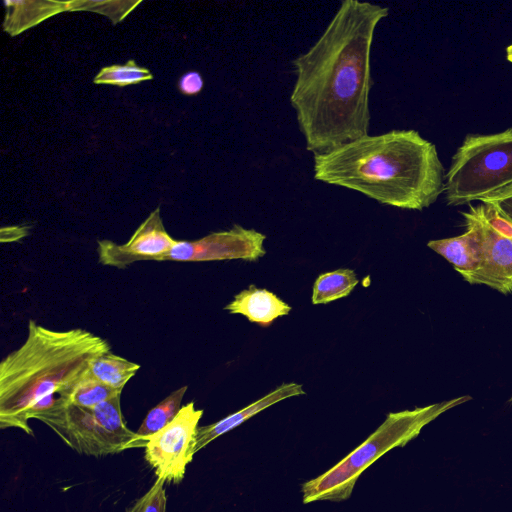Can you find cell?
<instances>
[{
  "label": "cell",
  "instance_id": "cell-16",
  "mask_svg": "<svg viewBox=\"0 0 512 512\" xmlns=\"http://www.w3.org/2000/svg\"><path fill=\"white\" fill-rule=\"evenodd\" d=\"M358 282L355 271L348 268L320 274L313 285L312 303L326 304L346 297Z\"/></svg>",
  "mask_w": 512,
  "mask_h": 512
},
{
  "label": "cell",
  "instance_id": "cell-25",
  "mask_svg": "<svg viewBox=\"0 0 512 512\" xmlns=\"http://www.w3.org/2000/svg\"><path fill=\"white\" fill-rule=\"evenodd\" d=\"M28 233V228L24 226H9L1 229V241L12 242L25 237Z\"/></svg>",
  "mask_w": 512,
  "mask_h": 512
},
{
  "label": "cell",
  "instance_id": "cell-12",
  "mask_svg": "<svg viewBox=\"0 0 512 512\" xmlns=\"http://www.w3.org/2000/svg\"><path fill=\"white\" fill-rule=\"evenodd\" d=\"M466 228L459 236L431 240L427 246L451 263L467 282L474 284L481 267V249L475 230L468 225Z\"/></svg>",
  "mask_w": 512,
  "mask_h": 512
},
{
  "label": "cell",
  "instance_id": "cell-5",
  "mask_svg": "<svg viewBox=\"0 0 512 512\" xmlns=\"http://www.w3.org/2000/svg\"><path fill=\"white\" fill-rule=\"evenodd\" d=\"M33 419L46 424L70 448L88 456L103 457L145 446L137 433L126 425L121 395L91 408L73 405L63 397Z\"/></svg>",
  "mask_w": 512,
  "mask_h": 512
},
{
  "label": "cell",
  "instance_id": "cell-24",
  "mask_svg": "<svg viewBox=\"0 0 512 512\" xmlns=\"http://www.w3.org/2000/svg\"><path fill=\"white\" fill-rule=\"evenodd\" d=\"M179 90L185 95H196L203 88V79L196 71L183 74L179 80Z\"/></svg>",
  "mask_w": 512,
  "mask_h": 512
},
{
  "label": "cell",
  "instance_id": "cell-11",
  "mask_svg": "<svg viewBox=\"0 0 512 512\" xmlns=\"http://www.w3.org/2000/svg\"><path fill=\"white\" fill-rule=\"evenodd\" d=\"M301 384L294 382L283 383L262 398L254 401L243 409L226 416L225 418L205 426H200L196 434L195 451H199L215 440L217 437L236 428L252 416L264 409L290 397L304 395Z\"/></svg>",
  "mask_w": 512,
  "mask_h": 512
},
{
  "label": "cell",
  "instance_id": "cell-2",
  "mask_svg": "<svg viewBox=\"0 0 512 512\" xmlns=\"http://www.w3.org/2000/svg\"><path fill=\"white\" fill-rule=\"evenodd\" d=\"M314 179L381 204L423 210L445 191L436 146L413 129L366 135L313 154Z\"/></svg>",
  "mask_w": 512,
  "mask_h": 512
},
{
  "label": "cell",
  "instance_id": "cell-18",
  "mask_svg": "<svg viewBox=\"0 0 512 512\" xmlns=\"http://www.w3.org/2000/svg\"><path fill=\"white\" fill-rule=\"evenodd\" d=\"M121 392V390L85 375L71 390L68 402L76 406L91 408L121 395Z\"/></svg>",
  "mask_w": 512,
  "mask_h": 512
},
{
  "label": "cell",
  "instance_id": "cell-21",
  "mask_svg": "<svg viewBox=\"0 0 512 512\" xmlns=\"http://www.w3.org/2000/svg\"><path fill=\"white\" fill-rule=\"evenodd\" d=\"M165 482L157 479L151 488L137 499L126 512H166Z\"/></svg>",
  "mask_w": 512,
  "mask_h": 512
},
{
  "label": "cell",
  "instance_id": "cell-20",
  "mask_svg": "<svg viewBox=\"0 0 512 512\" xmlns=\"http://www.w3.org/2000/svg\"><path fill=\"white\" fill-rule=\"evenodd\" d=\"M68 10H89L108 16L114 24L124 19L141 1H67Z\"/></svg>",
  "mask_w": 512,
  "mask_h": 512
},
{
  "label": "cell",
  "instance_id": "cell-17",
  "mask_svg": "<svg viewBox=\"0 0 512 512\" xmlns=\"http://www.w3.org/2000/svg\"><path fill=\"white\" fill-rule=\"evenodd\" d=\"M187 388V386H182L173 391L147 413L136 431L145 443L150 436L164 428L176 417L182 407L181 403Z\"/></svg>",
  "mask_w": 512,
  "mask_h": 512
},
{
  "label": "cell",
  "instance_id": "cell-27",
  "mask_svg": "<svg viewBox=\"0 0 512 512\" xmlns=\"http://www.w3.org/2000/svg\"><path fill=\"white\" fill-rule=\"evenodd\" d=\"M511 401H512V398H511Z\"/></svg>",
  "mask_w": 512,
  "mask_h": 512
},
{
  "label": "cell",
  "instance_id": "cell-9",
  "mask_svg": "<svg viewBox=\"0 0 512 512\" xmlns=\"http://www.w3.org/2000/svg\"><path fill=\"white\" fill-rule=\"evenodd\" d=\"M176 242L165 230L157 207L126 243L99 240L97 253L101 264L124 269L138 261H163Z\"/></svg>",
  "mask_w": 512,
  "mask_h": 512
},
{
  "label": "cell",
  "instance_id": "cell-3",
  "mask_svg": "<svg viewBox=\"0 0 512 512\" xmlns=\"http://www.w3.org/2000/svg\"><path fill=\"white\" fill-rule=\"evenodd\" d=\"M109 351V343L88 330L57 331L30 319L24 343L0 363V428L33 436L30 409L52 393L69 399L90 363Z\"/></svg>",
  "mask_w": 512,
  "mask_h": 512
},
{
  "label": "cell",
  "instance_id": "cell-6",
  "mask_svg": "<svg viewBox=\"0 0 512 512\" xmlns=\"http://www.w3.org/2000/svg\"><path fill=\"white\" fill-rule=\"evenodd\" d=\"M512 185V127L494 134H469L446 174L447 203L459 206Z\"/></svg>",
  "mask_w": 512,
  "mask_h": 512
},
{
  "label": "cell",
  "instance_id": "cell-19",
  "mask_svg": "<svg viewBox=\"0 0 512 512\" xmlns=\"http://www.w3.org/2000/svg\"><path fill=\"white\" fill-rule=\"evenodd\" d=\"M153 78L151 72L129 60L123 65L102 68L94 78L96 84H112L120 87L136 84Z\"/></svg>",
  "mask_w": 512,
  "mask_h": 512
},
{
  "label": "cell",
  "instance_id": "cell-14",
  "mask_svg": "<svg viewBox=\"0 0 512 512\" xmlns=\"http://www.w3.org/2000/svg\"><path fill=\"white\" fill-rule=\"evenodd\" d=\"M4 5L6 7V16L3 27L12 36L21 33L54 14L68 11L67 1L5 0Z\"/></svg>",
  "mask_w": 512,
  "mask_h": 512
},
{
  "label": "cell",
  "instance_id": "cell-22",
  "mask_svg": "<svg viewBox=\"0 0 512 512\" xmlns=\"http://www.w3.org/2000/svg\"><path fill=\"white\" fill-rule=\"evenodd\" d=\"M477 212L497 232L512 239V223L502 216L492 205L482 203L475 206Z\"/></svg>",
  "mask_w": 512,
  "mask_h": 512
},
{
  "label": "cell",
  "instance_id": "cell-26",
  "mask_svg": "<svg viewBox=\"0 0 512 512\" xmlns=\"http://www.w3.org/2000/svg\"><path fill=\"white\" fill-rule=\"evenodd\" d=\"M506 55H507V60L512 62V45L507 47Z\"/></svg>",
  "mask_w": 512,
  "mask_h": 512
},
{
  "label": "cell",
  "instance_id": "cell-23",
  "mask_svg": "<svg viewBox=\"0 0 512 512\" xmlns=\"http://www.w3.org/2000/svg\"><path fill=\"white\" fill-rule=\"evenodd\" d=\"M480 201L492 205L502 216L512 223V185Z\"/></svg>",
  "mask_w": 512,
  "mask_h": 512
},
{
  "label": "cell",
  "instance_id": "cell-8",
  "mask_svg": "<svg viewBox=\"0 0 512 512\" xmlns=\"http://www.w3.org/2000/svg\"><path fill=\"white\" fill-rule=\"evenodd\" d=\"M266 236L254 229L234 225L193 241H178L163 261L206 262L222 260L256 261L265 254Z\"/></svg>",
  "mask_w": 512,
  "mask_h": 512
},
{
  "label": "cell",
  "instance_id": "cell-7",
  "mask_svg": "<svg viewBox=\"0 0 512 512\" xmlns=\"http://www.w3.org/2000/svg\"><path fill=\"white\" fill-rule=\"evenodd\" d=\"M202 415L203 410L196 409L193 401L189 402L168 425L147 439L145 460L157 479L168 484L183 480L187 465L196 453V434Z\"/></svg>",
  "mask_w": 512,
  "mask_h": 512
},
{
  "label": "cell",
  "instance_id": "cell-13",
  "mask_svg": "<svg viewBox=\"0 0 512 512\" xmlns=\"http://www.w3.org/2000/svg\"><path fill=\"white\" fill-rule=\"evenodd\" d=\"M224 309L231 314H241L250 322L263 326L271 325L275 319L286 316L291 311V307L274 293L254 285L235 295Z\"/></svg>",
  "mask_w": 512,
  "mask_h": 512
},
{
  "label": "cell",
  "instance_id": "cell-4",
  "mask_svg": "<svg viewBox=\"0 0 512 512\" xmlns=\"http://www.w3.org/2000/svg\"><path fill=\"white\" fill-rule=\"evenodd\" d=\"M470 399V396H461L413 410L389 413L361 445L332 468L301 485L303 503L347 500L359 476L377 459L393 448L405 446L440 414Z\"/></svg>",
  "mask_w": 512,
  "mask_h": 512
},
{
  "label": "cell",
  "instance_id": "cell-10",
  "mask_svg": "<svg viewBox=\"0 0 512 512\" xmlns=\"http://www.w3.org/2000/svg\"><path fill=\"white\" fill-rule=\"evenodd\" d=\"M462 214L466 225L475 230L481 249V267L474 284L489 286L503 294L512 293V239L493 229L475 206Z\"/></svg>",
  "mask_w": 512,
  "mask_h": 512
},
{
  "label": "cell",
  "instance_id": "cell-15",
  "mask_svg": "<svg viewBox=\"0 0 512 512\" xmlns=\"http://www.w3.org/2000/svg\"><path fill=\"white\" fill-rule=\"evenodd\" d=\"M139 369V364L109 351L90 363L86 375L122 391Z\"/></svg>",
  "mask_w": 512,
  "mask_h": 512
},
{
  "label": "cell",
  "instance_id": "cell-1",
  "mask_svg": "<svg viewBox=\"0 0 512 512\" xmlns=\"http://www.w3.org/2000/svg\"><path fill=\"white\" fill-rule=\"evenodd\" d=\"M388 14V7L344 0L316 42L292 61L296 79L290 103L313 154L368 135L371 49Z\"/></svg>",
  "mask_w": 512,
  "mask_h": 512
}]
</instances>
